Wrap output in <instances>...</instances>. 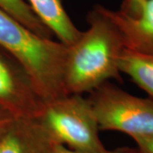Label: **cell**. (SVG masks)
Segmentation results:
<instances>
[{
	"mask_svg": "<svg viewBox=\"0 0 153 153\" xmlns=\"http://www.w3.org/2000/svg\"><path fill=\"white\" fill-rule=\"evenodd\" d=\"M119 69L153 98V53L140 54L124 49Z\"/></svg>",
	"mask_w": 153,
	"mask_h": 153,
	"instance_id": "9",
	"label": "cell"
},
{
	"mask_svg": "<svg viewBox=\"0 0 153 153\" xmlns=\"http://www.w3.org/2000/svg\"><path fill=\"white\" fill-rule=\"evenodd\" d=\"M88 100L100 130H115L129 136H153V100L136 97L105 82L93 90Z\"/></svg>",
	"mask_w": 153,
	"mask_h": 153,
	"instance_id": "4",
	"label": "cell"
},
{
	"mask_svg": "<svg viewBox=\"0 0 153 153\" xmlns=\"http://www.w3.org/2000/svg\"><path fill=\"white\" fill-rule=\"evenodd\" d=\"M59 144L84 153L107 151L99 136L98 122L88 99L67 94L44 101L34 117Z\"/></svg>",
	"mask_w": 153,
	"mask_h": 153,
	"instance_id": "3",
	"label": "cell"
},
{
	"mask_svg": "<svg viewBox=\"0 0 153 153\" xmlns=\"http://www.w3.org/2000/svg\"><path fill=\"white\" fill-rule=\"evenodd\" d=\"M0 47L26 70L44 101L67 95L64 68L68 46L38 36L0 10Z\"/></svg>",
	"mask_w": 153,
	"mask_h": 153,
	"instance_id": "2",
	"label": "cell"
},
{
	"mask_svg": "<svg viewBox=\"0 0 153 153\" xmlns=\"http://www.w3.org/2000/svg\"><path fill=\"white\" fill-rule=\"evenodd\" d=\"M51 153H84V152H79L71 150L69 148L65 146L64 145L61 144H56L55 147L53 148ZM103 153H137L136 148H130V147H121L117 148L112 151H106L105 152Z\"/></svg>",
	"mask_w": 153,
	"mask_h": 153,
	"instance_id": "12",
	"label": "cell"
},
{
	"mask_svg": "<svg viewBox=\"0 0 153 153\" xmlns=\"http://www.w3.org/2000/svg\"><path fill=\"white\" fill-rule=\"evenodd\" d=\"M147 0H123L119 11L132 18L140 16Z\"/></svg>",
	"mask_w": 153,
	"mask_h": 153,
	"instance_id": "11",
	"label": "cell"
},
{
	"mask_svg": "<svg viewBox=\"0 0 153 153\" xmlns=\"http://www.w3.org/2000/svg\"><path fill=\"white\" fill-rule=\"evenodd\" d=\"M0 10L38 36L53 39L54 34L38 19L26 0H0Z\"/></svg>",
	"mask_w": 153,
	"mask_h": 153,
	"instance_id": "10",
	"label": "cell"
},
{
	"mask_svg": "<svg viewBox=\"0 0 153 153\" xmlns=\"http://www.w3.org/2000/svg\"><path fill=\"white\" fill-rule=\"evenodd\" d=\"M44 103L26 70L0 47V107L15 118H34Z\"/></svg>",
	"mask_w": 153,
	"mask_h": 153,
	"instance_id": "5",
	"label": "cell"
},
{
	"mask_svg": "<svg viewBox=\"0 0 153 153\" xmlns=\"http://www.w3.org/2000/svg\"><path fill=\"white\" fill-rule=\"evenodd\" d=\"M15 119L12 115L4 108L0 107V136L10 125L11 123Z\"/></svg>",
	"mask_w": 153,
	"mask_h": 153,
	"instance_id": "14",
	"label": "cell"
},
{
	"mask_svg": "<svg viewBox=\"0 0 153 153\" xmlns=\"http://www.w3.org/2000/svg\"><path fill=\"white\" fill-rule=\"evenodd\" d=\"M26 2L60 43L71 46L80 38L82 32L71 22L61 0H27Z\"/></svg>",
	"mask_w": 153,
	"mask_h": 153,
	"instance_id": "8",
	"label": "cell"
},
{
	"mask_svg": "<svg viewBox=\"0 0 153 153\" xmlns=\"http://www.w3.org/2000/svg\"><path fill=\"white\" fill-rule=\"evenodd\" d=\"M137 145V153H153V136L133 137Z\"/></svg>",
	"mask_w": 153,
	"mask_h": 153,
	"instance_id": "13",
	"label": "cell"
},
{
	"mask_svg": "<svg viewBox=\"0 0 153 153\" xmlns=\"http://www.w3.org/2000/svg\"><path fill=\"white\" fill-rule=\"evenodd\" d=\"M102 10L118 29L124 49L140 54L153 53V0H147L140 16L137 18L104 6Z\"/></svg>",
	"mask_w": 153,
	"mask_h": 153,
	"instance_id": "7",
	"label": "cell"
},
{
	"mask_svg": "<svg viewBox=\"0 0 153 153\" xmlns=\"http://www.w3.org/2000/svg\"><path fill=\"white\" fill-rule=\"evenodd\" d=\"M56 144L35 118H15L0 136V153H51Z\"/></svg>",
	"mask_w": 153,
	"mask_h": 153,
	"instance_id": "6",
	"label": "cell"
},
{
	"mask_svg": "<svg viewBox=\"0 0 153 153\" xmlns=\"http://www.w3.org/2000/svg\"><path fill=\"white\" fill-rule=\"evenodd\" d=\"M88 28L68 46L64 85L67 94H82L116 79L122 82L119 60L124 49L123 38L102 6H94L87 16Z\"/></svg>",
	"mask_w": 153,
	"mask_h": 153,
	"instance_id": "1",
	"label": "cell"
}]
</instances>
